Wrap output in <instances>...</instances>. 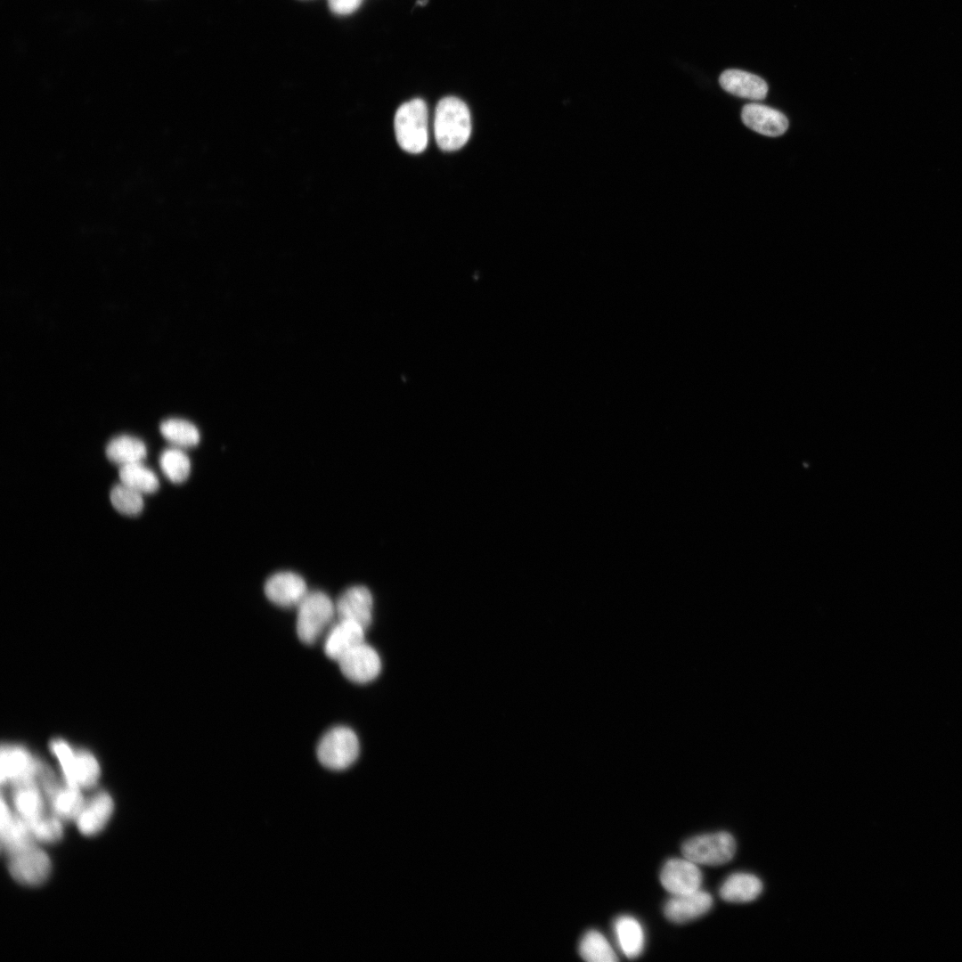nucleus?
<instances>
[{"mask_svg": "<svg viewBox=\"0 0 962 962\" xmlns=\"http://www.w3.org/2000/svg\"><path fill=\"white\" fill-rule=\"evenodd\" d=\"M434 132L443 151H452L465 145L471 133L470 112L466 103L454 96L441 99L436 108Z\"/></svg>", "mask_w": 962, "mask_h": 962, "instance_id": "f257e3e1", "label": "nucleus"}, {"mask_svg": "<svg viewBox=\"0 0 962 962\" xmlns=\"http://www.w3.org/2000/svg\"><path fill=\"white\" fill-rule=\"evenodd\" d=\"M50 749L57 758L67 784L79 788L94 787L100 778V765L95 756L86 749L73 748L62 738L53 739Z\"/></svg>", "mask_w": 962, "mask_h": 962, "instance_id": "f03ea898", "label": "nucleus"}, {"mask_svg": "<svg viewBox=\"0 0 962 962\" xmlns=\"http://www.w3.org/2000/svg\"><path fill=\"white\" fill-rule=\"evenodd\" d=\"M395 133L399 146L409 153L423 151L428 141V109L422 99L402 104L395 115Z\"/></svg>", "mask_w": 962, "mask_h": 962, "instance_id": "7ed1b4c3", "label": "nucleus"}, {"mask_svg": "<svg viewBox=\"0 0 962 962\" xmlns=\"http://www.w3.org/2000/svg\"><path fill=\"white\" fill-rule=\"evenodd\" d=\"M336 614L335 604L321 591H308L298 606L296 631L299 640L314 644Z\"/></svg>", "mask_w": 962, "mask_h": 962, "instance_id": "20e7f679", "label": "nucleus"}, {"mask_svg": "<svg viewBox=\"0 0 962 962\" xmlns=\"http://www.w3.org/2000/svg\"><path fill=\"white\" fill-rule=\"evenodd\" d=\"M360 745L356 734L347 727L329 730L320 739L316 755L324 767L341 770L351 766L359 755Z\"/></svg>", "mask_w": 962, "mask_h": 962, "instance_id": "39448f33", "label": "nucleus"}, {"mask_svg": "<svg viewBox=\"0 0 962 962\" xmlns=\"http://www.w3.org/2000/svg\"><path fill=\"white\" fill-rule=\"evenodd\" d=\"M735 852V839L725 831L696 836L681 845L683 857L697 865H723L732 860Z\"/></svg>", "mask_w": 962, "mask_h": 962, "instance_id": "423d86ee", "label": "nucleus"}, {"mask_svg": "<svg viewBox=\"0 0 962 962\" xmlns=\"http://www.w3.org/2000/svg\"><path fill=\"white\" fill-rule=\"evenodd\" d=\"M42 761L20 745L6 744L1 748V783L11 787L37 780Z\"/></svg>", "mask_w": 962, "mask_h": 962, "instance_id": "0eeeda50", "label": "nucleus"}, {"mask_svg": "<svg viewBox=\"0 0 962 962\" xmlns=\"http://www.w3.org/2000/svg\"><path fill=\"white\" fill-rule=\"evenodd\" d=\"M12 876L27 885H38L49 877L52 864L48 855L37 844L8 856Z\"/></svg>", "mask_w": 962, "mask_h": 962, "instance_id": "6e6552de", "label": "nucleus"}, {"mask_svg": "<svg viewBox=\"0 0 962 962\" xmlns=\"http://www.w3.org/2000/svg\"><path fill=\"white\" fill-rule=\"evenodd\" d=\"M338 662L344 676L355 683H368L376 679L381 670L378 652L364 642L352 648Z\"/></svg>", "mask_w": 962, "mask_h": 962, "instance_id": "1a4fd4ad", "label": "nucleus"}, {"mask_svg": "<svg viewBox=\"0 0 962 962\" xmlns=\"http://www.w3.org/2000/svg\"><path fill=\"white\" fill-rule=\"evenodd\" d=\"M702 881L703 876L697 864L685 857L668 860L660 872L663 887L673 895L697 891Z\"/></svg>", "mask_w": 962, "mask_h": 962, "instance_id": "9d476101", "label": "nucleus"}, {"mask_svg": "<svg viewBox=\"0 0 962 962\" xmlns=\"http://www.w3.org/2000/svg\"><path fill=\"white\" fill-rule=\"evenodd\" d=\"M304 578L297 573L281 571L272 575L265 583V594L277 606L298 607L307 594Z\"/></svg>", "mask_w": 962, "mask_h": 962, "instance_id": "9b49d317", "label": "nucleus"}, {"mask_svg": "<svg viewBox=\"0 0 962 962\" xmlns=\"http://www.w3.org/2000/svg\"><path fill=\"white\" fill-rule=\"evenodd\" d=\"M0 833L1 847L7 856L36 844L27 822L13 813L4 796L1 798Z\"/></svg>", "mask_w": 962, "mask_h": 962, "instance_id": "f8f14e48", "label": "nucleus"}, {"mask_svg": "<svg viewBox=\"0 0 962 962\" xmlns=\"http://www.w3.org/2000/svg\"><path fill=\"white\" fill-rule=\"evenodd\" d=\"M373 599L371 591L363 585L347 588L335 603L338 620H349L361 624L365 630L372 620Z\"/></svg>", "mask_w": 962, "mask_h": 962, "instance_id": "ddd939ff", "label": "nucleus"}, {"mask_svg": "<svg viewBox=\"0 0 962 962\" xmlns=\"http://www.w3.org/2000/svg\"><path fill=\"white\" fill-rule=\"evenodd\" d=\"M712 906V895L699 889L689 893L673 895L664 904V914L668 920L683 924L704 916Z\"/></svg>", "mask_w": 962, "mask_h": 962, "instance_id": "4468645a", "label": "nucleus"}, {"mask_svg": "<svg viewBox=\"0 0 962 962\" xmlns=\"http://www.w3.org/2000/svg\"><path fill=\"white\" fill-rule=\"evenodd\" d=\"M114 803L111 796L105 791L94 794L85 804L75 819L80 833L93 836L99 833L107 824L113 812Z\"/></svg>", "mask_w": 962, "mask_h": 962, "instance_id": "2eb2a0df", "label": "nucleus"}, {"mask_svg": "<svg viewBox=\"0 0 962 962\" xmlns=\"http://www.w3.org/2000/svg\"><path fill=\"white\" fill-rule=\"evenodd\" d=\"M741 118L748 128L767 136L781 135L788 127V120L783 113L758 103L745 105Z\"/></svg>", "mask_w": 962, "mask_h": 962, "instance_id": "dca6fc26", "label": "nucleus"}, {"mask_svg": "<svg viewBox=\"0 0 962 962\" xmlns=\"http://www.w3.org/2000/svg\"><path fill=\"white\" fill-rule=\"evenodd\" d=\"M365 629L349 620H338L330 629L323 646L328 657L338 661L352 648L364 640Z\"/></svg>", "mask_w": 962, "mask_h": 962, "instance_id": "f3484780", "label": "nucleus"}, {"mask_svg": "<svg viewBox=\"0 0 962 962\" xmlns=\"http://www.w3.org/2000/svg\"><path fill=\"white\" fill-rule=\"evenodd\" d=\"M719 83L726 92L750 100H762L768 93V85L762 77L740 69L723 71Z\"/></svg>", "mask_w": 962, "mask_h": 962, "instance_id": "a211bd4d", "label": "nucleus"}, {"mask_svg": "<svg viewBox=\"0 0 962 962\" xmlns=\"http://www.w3.org/2000/svg\"><path fill=\"white\" fill-rule=\"evenodd\" d=\"M12 799L18 815L26 822L34 820L46 812V798L37 780L12 787Z\"/></svg>", "mask_w": 962, "mask_h": 962, "instance_id": "6ab92c4d", "label": "nucleus"}, {"mask_svg": "<svg viewBox=\"0 0 962 962\" xmlns=\"http://www.w3.org/2000/svg\"><path fill=\"white\" fill-rule=\"evenodd\" d=\"M762 891V883L756 876L738 872L729 876L719 893L722 900L731 903H746L754 901Z\"/></svg>", "mask_w": 962, "mask_h": 962, "instance_id": "aec40b11", "label": "nucleus"}, {"mask_svg": "<svg viewBox=\"0 0 962 962\" xmlns=\"http://www.w3.org/2000/svg\"><path fill=\"white\" fill-rule=\"evenodd\" d=\"M51 811L61 820H75L81 811L85 799L81 788L65 782L47 797Z\"/></svg>", "mask_w": 962, "mask_h": 962, "instance_id": "412c9836", "label": "nucleus"}, {"mask_svg": "<svg viewBox=\"0 0 962 962\" xmlns=\"http://www.w3.org/2000/svg\"><path fill=\"white\" fill-rule=\"evenodd\" d=\"M614 928L623 953L629 958L640 956L645 942L644 931L640 922L628 915L620 916L615 921Z\"/></svg>", "mask_w": 962, "mask_h": 962, "instance_id": "4be33fe9", "label": "nucleus"}, {"mask_svg": "<svg viewBox=\"0 0 962 962\" xmlns=\"http://www.w3.org/2000/svg\"><path fill=\"white\" fill-rule=\"evenodd\" d=\"M147 455L144 443L137 437L121 435L112 438L106 446V456L111 462L124 466L141 462Z\"/></svg>", "mask_w": 962, "mask_h": 962, "instance_id": "5701e85b", "label": "nucleus"}, {"mask_svg": "<svg viewBox=\"0 0 962 962\" xmlns=\"http://www.w3.org/2000/svg\"><path fill=\"white\" fill-rule=\"evenodd\" d=\"M118 476L122 484L140 493H153L159 487L156 474L141 462L121 466Z\"/></svg>", "mask_w": 962, "mask_h": 962, "instance_id": "b1692460", "label": "nucleus"}, {"mask_svg": "<svg viewBox=\"0 0 962 962\" xmlns=\"http://www.w3.org/2000/svg\"><path fill=\"white\" fill-rule=\"evenodd\" d=\"M579 954L589 962H615L618 958L606 937L596 930H590L579 943Z\"/></svg>", "mask_w": 962, "mask_h": 962, "instance_id": "393cba45", "label": "nucleus"}, {"mask_svg": "<svg viewBox=\"0 0 962 962\" xmlns=\"http://www.w3.org/2000/svg\"><path fill=\"white\" fill-rule=\"evenodd\" d=\"M164 438L180 447H192L200 442V432L192 422L171 418L165 420L159 426Z\"/></svg>", "mask_w": 962, "mask_h": 962, "instance_id": "a878e982", "label": "nucleus"}, {"mask_svg": "<svg viewBox=\"0 0 962 962\" xmlns=\"http://www.w3.org/2000/svg\"><path fill=\"white\" fill-rule=\"evenodd\" d=\"M159 466L165 476L172 482H184L191 472L189 457L180 449L165 450L159 457Z\"/></svg>", "mask_w": 962, "mask_h": 962, "instance_id": "bb28decb", "label": "nucleus"}, {"mask_svg": "<svg viewBox=\"0 0 962 962\" xmlns=\"http://www.w3.org/2000/svg\"><path fill=\"white\" fill-rule=\"evenodd\" d=\"M110 500L118 512L132 517L139 515L144 504L142 493L122 483L111 489Z\"/></svg>", "mask_w": 962, "mask_h": 962, "instance_id": "cd10ccee", "label": "nucleus"}, {"mask_svg": "<svg viewBox=\"0 0 962 962\" xmlns=\"http://www.w3.org/2000/svg\"><path fill=\"white\" fill-rule=\"evenodd\" d=\"M27 824L35 839L41 842L55 843L63 836L61 819L53 812H45Z\"/></svg>", "mask_w": 962, "mask_h": 962, "instance_id": "c85d7f7f", "label": "nucleus"}, {"mask_svg": "<svg viewBox=\"0 0 962 962\" xmlns=\"http://www.w3.org/2000/svg\"><path fill=\"white\" fill-rule=\"evenodd\" d=\"M362 2L363 0H328L330 9L339 15L354 12Z\"/></svg>", "mask_w": 962, "mask_h": 962, "instance_id": "c756f323", "label": "nucleus"}]
</instances>
